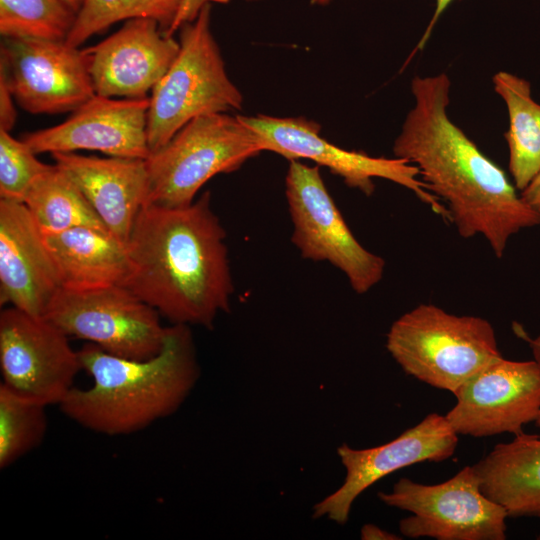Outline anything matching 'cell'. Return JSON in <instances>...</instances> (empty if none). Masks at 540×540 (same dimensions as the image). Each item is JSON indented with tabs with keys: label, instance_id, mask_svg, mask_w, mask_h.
Returning a JSON list of instances; mask_svg holds the SVG:
<instances>
[{
	"label": "cell",
	"instance_id": "36",
	"mask_svg": "<svg viewBox=\"0 0 540 540\" xmlns=\"http://www.w3.org/2000/svg\"><path fill=\"white\" fill-rule=\"evenodd\" d=\"M537 539H539V540H540V535H539V536L537 537Z\"/></svg>",
	"mask_w": 540,
	"mask_h": 540
},
{
	"label": "cell",
	"instance_id": "23",
	"mask_svg": "<svg viewBox=\"0 0 540 540\" xmlns=\"http://www.w3.org/2000/svg\"><path fill=\"white\" fill-rule=\"evenodd\" d=\"M183 0H83L75 23L65 42L79 47L111 25L134 18H151L166 34Z\"/></svg>",
	"mask_w": 540,
	"mask_h": 540
},
{
	"label": "cell",
	"instance_id": "10",
	"mask_svg": "<svg viewBox=\"0 0 540 540\" xmlns=\"http://www.w3.org/2000/svg\"><path fill=\"white\" fill-rule=\"evenodd\" d=\"M262 138L266 151L275 152L289 161L308 159L327 167L345 184L370 196L373 180L382 178L412 191L417 198L445 222H450L446 206L427 188L417 166L406 159L372 157L364 152L346 150L320 135V125L303 117L279 118L267 115L242 116Z\"/></svg>",
	"mask_w": 540,
	"mask_h": 540
},
{
	"label": "cell",
	"instance_id": "33",
	"mask_svg": "<svg viewBox=\"0 0 540 540\" xmlns=\"http://www.w3.org/2000/svg\"><path fill=\"white\" fill-rule=\"evenodd\" d=\"M69 7H71L76 13L80 10L83 0H63Z\"/></svg>",
	"mask_w": 540,
	"mask_h": 540
},
{
	"label": "cell",
	"instance_id": "22",
	"mask_svg": "<svg viewBox=\"0 0 540 540\" xmlns=\"http://www.w3.org/2000/svg\"><path fill=\"white\" fill-rule=\"evenodd\" d=\"M23 203L43 234L76 227L108 231L77 185L56 165L37 177Z\"/></svg>",
	"mask_w": 540,
	"mask_h": 540
},
{
	"label": "cell",
	"instance_id": "21",
	"mask_svg": "<svg viewBox=\"0 0 540 540\" xmlns=\"http://www.w3.org/2000/svg\"><path fill=\"white\" fill-rule=\"evenodd\" d=\"M493 85L507 107L508 166L516 189L522 191L540 173V104L522 77L500 71L493 76Z\"/></svg>",
	"mask_w": 540,
	"mask_h": 540
},
{
	"label": "cell",
	"instance_id": "3",
	"mask_svg": "<svg viewBox=\"0 0 540 540\" xmlns=\"http://www.w3.org/2000/svg\"><path fill=\"white\" fill-rule=\"evenodd\" d=\"M79 352L90 388L73 387L59 404L80 426L109 436L132 434L175 413L200 377L188 325L172 324L160 352L137 360L112 355L87 342Z\"/></svg>",
	"mask_w": 540,
	"mask_h": 540
},
{
	"label": "cell",
	"instance_id": "25",
	"mask_svg": "<svg viewBox=\"0 0 540 540\" xmlns=\"http://www.w3.org/2000/svg\"><path fill=\"white\" fill-rule=\"evenodd\" d=\"M77 13L63 0H0L3 38L65 41Z\"/></svg>",
	"mask_w": 540,
	"mask_h": 540
},
{
	"label": "cell",
	"instance_id": "27",
	"mask_svg": "<svg viewBox=\"0 0 540 540\" xmlns=\"http://www.w3.org/2000/svg\"><path fill=\"white\" fill-rule=\"evenodd\" d=\"M14 100L7 82L0 76V130L10 132L16 122L17 112Z\"/></svg>",
	"mask_w": 540,
	"mask_h": 540
},
{
	"label": "cell",
	"instance_id": "13",
	"mask_svg": "<svg viewBox=\"0 0 540 540\" xmlns=\"http://www.w3.org/2000/svg\"><path fill=\"white\" fill-rule=\"evenodd\" d=\"M454 395L456 404L445 417L458 435H520L540 413V365L534 359L501 357L467 380Z\"/></svg>",
	"mask_w": 540,
	"mask_h": 540
},
{
	"label": "cell",
	"instance_id": "28",
	"mask_svg": "<svg viewBox=\"0 0 540 540\" xmlns=\"http://www.w3.org/2000/svg\"><path fill=\"white\" fill-rule=\"evenodd\" d=\"M207 2L208 0H183L178 14L166 35L172 36L182 25L194 21Z\"/></svg>",
	"mask_w": 540,
	"mask_h": 540
},
{
	"label": "cell",
	"instance_id": "14",
	"mask_svg": "<svg viewBox=\"0 0 540 540\" xmlns=\"http://www.w3.org/2000/svg\"><path fill=\"white\" fill-rule=\"evenodd\" d=\"M458 444V434L447 418L428 414L417 425L380 446L354 449L338 447V456L346 470L343 484L313 507V518L326 516L345 524L356 498L383 477L417 463L441 462L450 458Z\"/></svg>",
	"mask_w": 540,
	"mask_h": 540
},
{
	"label": "cell",
	"instance_id": "11",
	"mask_svg": "<svg viewBox=\"0 0 540 540\" xmlns=\"http://www.w3.org/2000/svg\"><path fill=\"white\" fill-rule=\"evenodd\" d=\"M67 336L45 317L15 307L0 313V370L5 386L44 404L59 405L82 365Z\"/></svg>",
	"mask_w": 540,
	"mask_h": 540
},
{
	"label": "cell",
	"instance_id": "8",
	"mask_svg": "<svg viewBox=\"0 0 540 540\" xmlns=\"http://www.w3.org/2000/svg\"><path fill=\"white\" fill-rule=\"evenodd\" d=\"M390 507L411 513L399 522L409 538L437 540H505L506 510L487 497L473 465L465 466L450 479L434 485L397 481L391 492H379Z\"/></svg>",
	"mask_w": 540,
	"mask_h": 540
},
{
	"label": "cell",
	"instance_id": "1",
	"mask_svg": "<svg viewBox=\"0 0 540 540\" xmlns=\"http://www.w3.org/2000/svg\"><path fill=\"white\" fill-rule=\"evenodd\" d=\"M450 87L445 73L412 79L414 106L393 153L417 166L461 237L482 235L501 258L512 235L540 225V213L525 203L505 171L451 121Z\"/></svg>",
	"mask_w": 540,
	"mask_h": 540
},
{
	"label": "cell",
	"instance_id": "30",
	"mask_svg": "<svg viewBox=\"0 0 540 540\" xmlns=\"http://www.w3.org/2000/svg\"><path fill=\"white\" fill-rule=\"evenodd\" d=\"M513 330L519 338L529 345L533 359L540 365V335L535 338L530 337L523 327L517 323L513 324ZM534 423L540 428V413Z\"/></svg>",
	"mask_w": 540,
	"mask_h": 540
},
{
	"label": "cell",
	"instance_id": "31",
	"mask_svg": "<svg viewBox=\"0 0 540 540\" xmlns=\"http://www.w3.org/2000/svg\"><path fill=\"white\" fill-rule=\"evenodd\" d=\"M361 539L363 540H400L402 537L390 533L374 524H365L361 528Z\"/></svg>",
	"mask_w": 540,
	"mask_h": 540
},
{
	"label": "cell",
	"instance_id": "2",
	"mask_svg": "<svg viewBox=\"0 0 540 540\" xmlns=\"http://www.w3.org/2000/svg\"><path fill=\"white\" fill-rule=\"evenodd\" d=\"M225 240L208 191L183 207L144 205L126 244L124 286L172 324L212 328L234 292Z\"/></svg>",
	"mask_w": 540,
	"mask_h": 540
},
{
	"label": "cell",
	"instance_id": "29",
	"mask_svg": "<svg viewBox=\"0 0 540 540\" xmlns=\"http://www.w3.org/2000/svg\"><path fill=\"white\" fill-rule=\"evenodd\" d=\"M520 196L532 209L540 213V173L520 191Z\"/></svg>",
	"mask_w": 540,
	"mask_h": 540
},
{
	"label": "cell",
	"instance_id": "34",
	"mask_svg": "<svg viewBox=\"0 0 540 540\" xmlns=\"http://www.w3.org/2000/svg\"><path fill=\"white\" fill-rule=\"evenodd\" d=\"M330 1L331 0H311V3L316 4V5H325L329 3Z\"/></svg>",
	"mask_w": 540,
	"mask_h": 540
},
{
	"label": "cell",
	"instance_id": "9",
	"mask_svg": "<svg viewBox=\"0 0 540 540\" xmlns=\"http://www.w3.org/2000/svg\"><path fill=\"white\" fill-rule=\"evenodd\" d=\"M159 316L124 285L85 291L61 289L44 315L69 337L137 360L154 357L162 349L166 327Z\"/></svg>",
	"mask_w": 540,
	"mask_h": 540
},
{
	"label": "cell",
	"instance_id": "7",
	"mask_svg": "<svg viewBox=\"0 0 540 540\" xmlns=\"http://www.w3.org/2000/svg\"><path fill=\"white\" fill-rule=\"evenodd\" d=\"M285 194L293 225L292 242L301 256L326 261L344 273L357 294L383 278L385 261L359 243L328 192L319 166L291 160Z\"/></svg>",
	"mask_w": 540,
	"mask_h": 540
},
{
	"label": "cell",
	"instance_id": "32",
	"mask_svg": "<svg viewBox=\"0 0 540 540\" xmlns=\"http://www.w3.org/2000/svg\"><path fill=\"white\" fill-rule=\"evenodd\" d=\"M435 1H436L435 11L433 13V16L431 17V20L425 32L423 33V36L421 37L418 43V47H417L418 49H423L438 19L440 18L442 13L445 11V9L448 8V6L451 4L453 0H435Z\"/></svg>",
	"mask_w": 540,
	"mask_h": 540
},
{
	"label": "cell",
	"instance_id": "5",
	"mask_svg": "<svg viewBox=\"0 0 540 540\" xmlns=\"http://www.w3.org/2000/svg\"><path fill=\"white\" fill-rule=\"evenodd\" d=\"M263 151L262 138L241 115L215 113L194 118L145 159L146 205H190L212 177L237 170Z\"/></svg>",
	"mask_w": 540,
	"mask_h": 540
},
{
	"label": "cell",
	"instance_id": "17",
	"mask_svg": "<svg viewBox=\"0 0 540 540\" xmlns=\"http://www.w3.org/2000/svg\"><path fill=\"white\" fill-rule=\"evenodd\" d=\"M63 289L44 235L23 202L0 199V302L44 317Z\"/></svg>",
	"mask_w": 540,
	"mask_h": 540
},
{
	"label": "cell",
	"instance_id": "18",
	"mask_svg": "<svg viewBox=\"0 0 540 540\" xmlns=\"http://www.w3.org/2000/svg\"><path fill=\"white\" fill-rule=\"evenodd\" d=\"M55 165L80 189L109 233L127 244L148 196L145 159L51 154Z\"/></svg>",
	"mask_w": 540,
	"mask_h": 540
},
{
	"label": "cell",
	"instance_id": "24",
	"mask_svg": "<svg viewBox=\"0 0 540 540\" xmlns=\"http://www.w3.org/2000/svg\"><path fill=\"white\" fill-rule=\"evenodd\" d=\"M46 405L0 384V468L37 448L47 432Z\"/></svg>",
	"mask_w": 540,
	"mask_h": 540
},
{
	"label": "cell",
	"instance_id": "6",
	"mask_svg": "<svg viewBox=\"0 0 540 540\" xmlns=\"http://www.w3.org/2000/svg\"><path fill=\"white\" fill-rule=\"evenodd\" d=\"M209 2L194 21L180 27L179 51L149 97L150 153L199 116L241 109L243 97L229 79L210 29Z\"/></svg>",
	"mask_w": 540,
	"mask_h": 540
},
{
	"label": "cell",
	"instance_id": "16",
	"mask_svg": "<svg viewBox=\"0 0 540 540\" xmlns=\"http://www.w3.org/2000/svg\"><path fill=\"white\" fill-rule=\"evenodd\" d=\"M85 51L97 95L141 99L165 75L178 54L179 42L154 19L134 18Z\"/></svg>",
	"mask_w": 540,
	"mask_h": 540
},
{
	"label": "cell",
	"instance_id": "26",
	"mask_svg": "<svg viewBox=\"0 0 540 540\" xmlns=\"http://www.w3.org/2000/svg\"><path fill=\"white\" fill-rule=\"evenodd\" d=\"M51 166L39 161L23 140L0 130V199L23 202L32 183Z\"/></svg>",
	"mask_w": 540,
	"mask_h": 540
},
{
	"label": "cell",
	"instance_id": "12",
	"mask_svg": "<svg viewBox=\"0 0 540 540\" xmlns=\"http://www.w3.org/2000/svg\"><path fill=\"white\" fill-rule=\"evenodd\" d=\"M0 76L31 114L73 112L96 94L85 49L65 41L4 38Z\"/></svg>",
	"mask_w": 540,
	"mask_h": 540
},
{
	"label": "cell",
	"instance_id": "35",
	"mask_svg": "<svg viewBox=\"0 0 540 540\" xmlns=\"http://www.w3.org/2000/svg\"><path fill=\"white\" fill-rule=\"evenodd\" d=\"M246 1H257V0H246Z\"/></svg>",
	"mask_w": 540,
	"mask_h": 540
},
{
	"label": "cell",
	"instance_id": "19",
	"mask_svg": "<svg viewBox=\"0 0 540 540\" xmlns=\"http://www.w3.org/2000/svg\"><path fill=\"white\" fill-rule=\"evenodd\" d=\"M43 235L63 289L85 291L124 285L131 273L126 245L108 231L76 227Z\"/></svg>",
	"mask_w": 540,
	"mask_h": 540
},
{
	"label": "cell",
	"instance_id": "20",
	"mask_svg": "<svg viewBox=\"0 0 540 540\" xmlns=\"http://www.w3.org/2000/svg\"><path fill=\"white\" fill-rule=\"evenodd\" d=\"M482 492L509 517H540V436L522 433L473 465Z\"/></svg>",
	"mask_w": 540,
	"mask_h": 540
},
{
	"label": "cell",
	"instance_id": "15",
	"mask_svg": "<svg viewBox=\"0 0 540 540\" xmlns=\"http://www.w3.org/2000/svg\"><path fill=\"white\" fill-rule=\"evenodd\" d=\"M149 97L116 100L95 94L64 122L26 133L23 142L37 155L100 151L123 158L146 159Z\"/></svg>",
	"mask_w": 540,
	"mask_h": 540
},
{
	"label": "cell",
	"instance_id": "4",
	"mask_svg": "<svg viewBox=\"0 0 540 540\" xmlns=\"http://www.w3.org/2000/svg\"><path fill=\"white\" fill-rule=\"evenodd\" d=\"M386 348L406 374L453 394L503 357L488 320L454 315L434 304H420L396 319Z\"/></svg>",
	"mask_w": 540,
	"mask_h": 540
}]
</instances>
